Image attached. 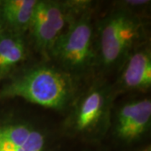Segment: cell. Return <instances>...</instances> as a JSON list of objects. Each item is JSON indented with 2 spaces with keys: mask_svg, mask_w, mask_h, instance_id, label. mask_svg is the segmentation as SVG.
I'll return each instance as SVG.
<instances>
[{
  "mask_svg": "<svg viewBox=\"0 0 151 151\" xmlns=\"http://www.w3.org/2000/svg\"><path fill=\"white\" fill-rule=\"evenodd\" d=\"M76 97L77 78L49 64L18 72L0 90V100L18 97L57 111L69 109Z\"/></svg>",
  "mask_w": 151,
  "mask_h": 151,
  "instance_id": "obj_1",
  "label": "cell"
},
{
  "mask_svg": "<svg viewBox=\"0 0 151 151\" xmlns=\"http://www.w3.org/2000/svg\"><path fill=\"white\" fill-rule=\"evenodd\" d=\"M116 92L108 82L97 81L76 97L64 124L65 133L85 140L103 138L111 128Z\"/></svg>",
  "mask_w": 151,
  "mask_h": 151,
  "instance_id": "obj_2",
  "label": "cell"
},
{
  "mask_svg": "<svg viewBox=\"0 0 151 151\" xmlns=\"http://www.w3.org/2000/svg\"><path fill=\"white\" fill-rule=\"evenodd\" d=\"M48 58L76 78L87 74L97 64L94 26L88 8L71 19L55 42Z\"/></svg>",
  "mask_w": 151,
  "mask_h": 151,
  "instance_id": "obj_3",
  "label": "cell"
},
{
  "mask_svg": "<svg viewBox=\"0 0 151 151\" xmlns=\"http://www.w3.org/2000/svg\"><path fill=\"white\" fill-rule=\"evenodd\" d=\"M97 30V64L113 69L120 67L130 52L140 45L145 29L135 13L120 8L104 17Z\"/></svg>",
  "mask_w": 151,
  "mask_h": 151,
  "instance_id": "obj_4",
  "label": "cell"
},
{
  "mask_svg": "<svg viewBox=\"0 0 151 151\" xmlns=\"http://www.w3.org/2000/svg\"><path fill=\"white\" fill-rule=\"evenodd\" d=\"M89 2L37 0L29 31L38 50L49 57L55 42L74 17L86 9Z\"/></svg>",
  "mask_w": 151,
  "mask_h": 151,
  "instance_id": "obj_5",
  "label": "cell"
},
{
  "mask_svg": "<svg viewBox=\"0 0 151 151\" xmlns=\"http://www.w3.org/2000/svg\"><path fill=\"white\" fill-rule=\"evenodd\" d=\"M151 126L150 98H139L126 102L112 117L111 128L114 137L124 144L139 140Z\"/></svg>",
  "mask_w": 151,
  "mask_h": 151,
  "instance_id": "obj_6",
  "label": "cell"
},
{
  "mask_svg": "<svg viewBox=\"0 0 151 151\" xmlns=\"http://www.w3.org/2000/svg\"><path fill=\"white\" fill-rule=\"evenodd\" d=\"M48 133L34 123L23 119L0 124V151H50Z\"/></svg>",
  "mask_w": 151,
  "mask_h": 151,
  "instance_id": "obj_7",
  "label": "cell"
},
{
  "mask_svg": "<svg viewBox=\"0 0 151 151\" xmlns=\"http://www.w3.org/2000/svg\"><path fill=\"white\" fill-rule=\"evenodd\" d=\"M125 91H147L151 86V51L148 45H139L130 52L120 65L118 81Z\"/></svg>",
  "mask_w": 151,
  "mask_h": 151,
  "instance_id": "obj_8",
  "label": "cell"
},
{
  "mask_svg": "<svg viewBox=\"0 0 151 151\" xmlns=\"http://www.w3.org/2000/svg\"><path fill=\"white\" fill-rule=\"evenodd\" d=\"M24 35L4 29L0 32V80L11 75L27 57Z\"/></svg>",
  "mask_w": 151,
  "mask_h": 151,
  "instance_id": "obj_9",
  "label": "cell"
},
{
  "mask_svg": "<svg viewBox=\"0 0 151 151\" xmlns=\"http://www.w3.org/2000/svg\"><path fill=\"white\" fill-rule=\"evenodd\" d=\"M37 0L0 1V17L4 29L24 35L29 30Z\"/></svg>",
  "mask_w": 151,
  "mask_h": 151,
  "instance_id": "obj_10",
  "label": "cell"
},
{
  "mask_svg": "<svg viewBox=\"0 0 151 151\" xmlns=\"http://www.w3.org/2000/svg\"><path fill=\"white\" fill-rule=\"evenodd\" d=\"M4 26H3V23H2V20H1V17H0V32H2L4 30Z\"/></svg>",
  "mask_w": 151,
  "mask_h": 151,
  "instance_id": "obj_11",
  "label": "cell"
}]
</instances>
